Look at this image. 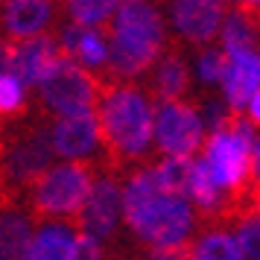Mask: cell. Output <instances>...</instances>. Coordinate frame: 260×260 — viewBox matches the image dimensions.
Here are the masks:
<instances>
[{
  "instance_id": "25",
  "label": "cell",
  "mask_w": 260,
  "mask_h": 260,
  "mask_svg": "<svg viewBox=\"0 0 260 260\" xmlns=\"http://www.w3.org/2000/svg\"><path fill=\"white\" fill-rule=\"evenodd\" d=\"M246 117L254 123V126H260V91L251 100H248V106H246Z\"/></svg>"
},
{
  "instance_id": "3",
  "label": "cell",
  "mask_w": 260,
  "mask_h": 260,
  "mask_svg": "<svg viewBox=\"0 0 260 260\" xmlns=\"http://www.w3.org/2000/svg\"><path fill=\"white\" fill-rule=\"evenodd\" d=\"M111 47V64L108 76L111 79H126L135 82L143 73L158 68L164 59L167 29L164 18L152 0H123L117 15L103 26Z\"/></svg>"
},
{
  "instance_id": "17",
  "label": "cell",
  "mask_w": 260,
  "mask_h": 260,
  "mask_svg": "<svg viewBox=\"0 0 260 260\" xmlns=\"http://www.w3.org/2000/svg\"><path fill=\"white\" fill-rule=\"evenodd\" d=\"M187 260H243V251L231 231L213 228V231H202L190 243Z\"/></svg>"
},
{
  "instance_id": "4",
  "label": "cell",
  "mask_w": 260,
  "mask_h": 260,
  "mask_svg": "<svg viewBox=\"0 0 260 260\" xmlns=\"http://www.w3.org/2000/svg\"><path fill=\"white\" fill-rule=\"evenodd\" d=\"M50 123L56 120H50L32 103V111L24 120L3 126V208H18L36 178L56 167Z\"/></svg>"
},
{
  "instance_id": "8",
  "label": "cell",
  "mask_w": 260,
  "mask_h": 260,
  "mask_svg": "<svg viewBox=\"0 0 260 260\" xmlns=\"http://www.w3.org/2000/svg\"><path fill=\"white\" fill-rule=\"evenodd\" d=\"M64 61H68V56L61 47V38L53 32L29 38V41H6L3 38V73H15L29 88V94L44 79H50Z\"/></svg>"
},
{
  "instance_id": "21",
  "label": "cell",
  "mask_w": 260,
  "mask_h": 260,
  "mask_svg": "<svg viewBox=\"0 0 260 260\" xmlns=\"http://www.w3.org/2000/svg\"><path fill=\"white\" fill-rule=\"evenodd\" d=\"M111 254H114V260H187L190 243L187 246H178V248H146L138 240H132L126 246L123 243L114 246Z\"/></svg>"
},
{
  "instance_id": "11",
  "label": "cell",
  "mask_w": 260,
  "mask_h": 260,
  "mask_svg": "<svg viewBox=\"0 0 260 260\" xmlns=\"http://www.w3.org/2000/svg\"><path fill=\"white\" fill-rule=\"evenodd\" d=\"M68 9V0H3V29L6 41H29L47 36V26Z\"/></svg>"
},
{
  "instance_id": "20",
  "label": "cell",
  "mask_w": 260,
  "mask_h": 260,
  "mask_svg": "<svg viewBox=\"0 0 260 260\" xmlns=\"http://www.w3.org/2000/svg\"><path fill=\"white\" fill-rule=\"evenodd\" d=\"M123 6V0H68V15L76 26H106L117 9Z\"/></svg>"
},
{
  "instance_id": "12",
  "label": "cell",
  "mask_w": 260,
  "mask_h": 260,
  "mask_svg": "<svg viewBox=\"0 0 260 260\" xmlns=\"http://www.w3.org/2000/svg\"><path fill=\"white\" fill-rule=\"evenodd\" d=\"M53 146L56 155L71 161H96L103 155V135L96 123V111L61 117L53 123Z\"/></svg>"
},
{
  "instance_id": "13",
  "label": "cell",
  "mask_w": 260,
  "mask_h": 260,
  "mask_svg": "<svg viewBox=\"0 0 260 260\" xmlns=\"http://www.w3.org/2000/svg\"><path fill=\"white\" fill-rule=\"evenodd\" d=\"M225 103L231 111H246L248 100L260 91V53H228V73L222 79Z\"/></svg>"
},
{
  "instance_id": "6",
  "label": "cell",
  "mask_w": 260,
  "mask_h": 260,
  "mask_svg": "<svg viewBox=\"0 0 260 260\" xmlns=\"http://www.w3.org/2000/svg\"><path fill=\"white\" fill-rule=\"evenodd\" d=\"M106 88V76L82 68L79 61H64L50 79L32 91V103L38 111H44L50 120L76 117V114H91L100 106V96Z\"/></svg>"
},
{
  "instance_id": "9",
  "label": "cell",
  "mask_w": 260,
  "mask_h": 260,
  "mask_svg": "<svg viewBox=\"0 0 260 260\" xmlns=\"http://www.w3.org/2000/svg\"><path fill=\"white\" fill-rule=\"evenodd\" d=\"M120 219H123V178L117 173L100 170L94 193H91L88 208H85L82 219H79V231L96 237V240H108L111 246H117Z\"/></svg>"
},
{
  "instance_id": "15",
  "label": "cell",
  "mask_w": 260,
  "mask_h": 260,
  "mask_svg": "<svg viewBox=\"0 0 260 260\" xmlns=\"http://www.w3.org/2000/svg\"><path fill=\"white\" fill-rule=\"evenodd\" d=\"M79 225L71 222H41L32 243V260H73L79 243Z\"/></svg>"
},
{
  "instance_id": "22",
  "label": "cell",
  "mask_w": 260,
  "mask_h": 260,
  "mask_svg": "<svg viewBox=\"0 0 260 260\" xmlns=\"http://www.w3.org/2000/svg\"><path fill=\"white\" fill-rule=\"evenodd\" d=\"M196 68H199L202 82H208V85L222 82L225 73H228V53H225V47H208V50H202Z\"/></svg>"
},
{
  "instance_id": "7",
  "label": "cell",
  "mask_w": 260,
  "mask_h": 260,
  "mask_svg": "<svg viewBox=\"0 0 260 260\" xmlns=\"http://www.w3.org/2000/svg\"><path fill=\"white\" fill-rule=\"evenodd\" d=\"M205 120L190 103H164L155 111V143L164 158H193L205 149Z\"/></svg>"
},
{
  "instance_id": "23",
  "label": "cell",
  "mask_w": 260,
  "mask_h": 260,
  "mask_svg": "<svg viewBox=\"0 0 260 260\" xmlns=\"http://www.w3.org/2000/svg\"><path fill=\"white\" fill-rule=\"evenodd\" d=\"M243 260H260V213H251L234 228Z\"/></svg>"
},
{
  "instance_id": "16",
  "label": "cell",
  "mask_w": 260,
  "mask_h": 260,
  "mask_svg": "<svg viewBox=\"0 0 260 260\" xmlns=\"http://www.w3.org/2000/svg\"><path fill=\"white\" fill-rule=\"evenodd\" d=\"M32 219L21 208H3V260H32Z\"/></svg>"
},
{
  "instance_id": "19",
  "label": "cell",
  "mask_w": 260,
  "mask_h": 260,
  "mask_svg": "<svg viewBox=\"0 0 260 260\" xmlns=\"http://www.w3.org/2000/svg\"><path fill=\"white\" fill-rule=\"evenodd\" d=\"M0 111H3V126H9V123H18V120H24L29 111H32V103H29V88H26L15 73H3V79H0Z\"/></svg>"
},
{
  "instance_id": "1",
  "label": "cell",
  "mask_w": 260,
  "mask_h": 260,
  "mask_svg": "<svg viewBox=\"0 0 260 260\" xmlns=\"http://www.w3.org/2000/svg\"><path fill=\"white\" fill-rule=\"evenodd\" d=\"M96 123L103 135V155L100 167L120 178L132 170L149 164V146L155 141L152 100L143 88L126 79L106 76V88L96 106Z\"/></svg>"
},
{
  "instance_id": "2",
  "label": "cell",
  "mask_w": 260,
  "mask_h": 260,
  "mask_svg": "<svg viewBox=\"0 0 260 260\" xmlns=\"http://www.w3.org/2000/svg\"><path fill=\"white\" fill-rule=\"evenodd\" d=\"M123 222L141 246L178 248L199 231V213L190 199L167 193L152 167H141L123 176Z\"/></svg>"
},
{
  "instance_id": "14",
  "label": "cell",
  "mask_w": 260,
  "mask_h": 260,
  "mask_svg": "<svg viewBox=\"0 0 260 260\" xmlns=\"http://www.w3.org/2000/svg\"><path fill=\"white\" fill-rule=\"evenodd\" d=\"M190 91V68L187 59L181 53V44H170L164 53V59L158 61V68L152 71L149 79V100H155L158 106L164 103H181V96Z\"/></svg>"
},
{
  "instance_id": "18",
  "label": "cell",
  "mask_w": 260,
  "mask_h": 260,
  "mask_svg": "<svg viewBox=\"0 0 260 260\" xmlns=\"http://www.w3.org/2000/svg\"><path fill=\"white\" fill-rule=\"evenodd\" d=\"M152 170H155L158 184L167 193H176V196L190 199V184H193V170H196L193 158H164L161 155L152 164Z\"/></svg>"
},
{
  "instance_id": "10",
  "label": "cell",
  "mask_w": 260,
  "mask_h": 260,
  "mask_svg": "<svg viewBox=\"0 0 260 260\" xmlns=\"http://www.w3.org/2000/svg\"><path fill=\"white\" fill-rule=\"evenodd\" d=\"M176 36L193 47L208 50L222 36L225 0H167Z\"/></svg>"
},
{
  "instance_id": "5",
  "label": "cell",
  "mask_w": 260,
  "mask_h": 260,
  "mask_svg": "<svg viewBox=\"0 0 260 260\" xmlns=\"http://www.w3.org/2000/svg\"><path fill=\"white\" fill-rule=\"evenodd\" d=\"M100 158L96 161H64L50 167L36 184L24 193L21 211L36 225L41 222H71L79 225L88 199L94 193V184L100 178Z\"/></svg>"
},
{
  "instance_id": "24",
  "label": "cell",
  "mask_w": 260,
  "mask_h": 260,
  "mask_svg": "<svg viewBox=\"0 0 260 260\" xmlns=\"http://www.w3.org/2000/svg\"><path fill=\"white\" fill-rule=\"evenodd\" d=\"M254 196H260V135H254V143H251V193H248V205H251Z\"/></svg>"
}]
</instances>
